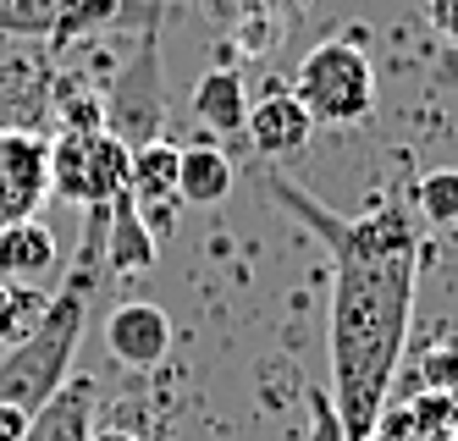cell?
Returning a JSON list of instances; mask_svg holds the SVG:
<instances>
[{"instance_id":"obj_1","label":"cell","mask_w":458,"mask_h":441,"mask_svg":"<svg viewBox=\"0 0 458 441\" xmlns=\"http://www.w3.org/2000/svg\"><path fill=\"white\" fill-rule=\"evenodd\" d=\"M266 193L332 249V409L348 441H370L409 353V320L420 293L414 210L403 199H381L370 216L348 221L320 210L282 172L266 177Z\"/></svg>"},{"instance_id":"obj_2","label":"cell","mask_w":458,"mask_h":441,"mask_svg":"<svg viewBox=\"0 0 458 441\" xmlns=\"http://www.w3.org/2000/svg\"><path fill=\"white\" fill-rule=\"evenodd\" d=\"M106 221H111V205L83 210V237H78V259L67 270V282L45 298V315L34 320V331L12 343L6 359H0V403H12L22 414H34L72 376L94 293H100V276H106Z\"/></svg>"},{"instance_id":"obj_3","label":"cell","mask_w":458,"mask_h":441,"mask_svg":"<svg viewBox=\"0 0 458 441\" xmlns=\"http://www.w3.org/2000/svg\"><path fill=\"white\" fill-rule=\"evenodd\" d=\"M293 94L315 116V127H353L376 111V66L359 39H320L299 61Z\"/></svg>"},{"instance_id":"obj_4","label":"cell","mask_w":458,"mask_h":441,"mask_svg":"<svg viewBox=\"0 0 458 441\" xmlns=\"http://www.w3.org/2000/svg\"><path fill=\"white\" fill-rule=\"evenodd\" d=\"M127 165H133V144L111 127H67L50 139V193L67 205H111L127 193Z\"/></svg>"},{"instance_id":"obj_5","label":"cell","mask_w":458,"mask_h":441,"mask_svg":"<svg viewBox=\"0 0 458 441\" xmlns=\"http://www.w3.org/2000/svg\"><path fill=\"white\" fill-rule=\"evenodd\" d=\"M50 199V139L0 127V226L34 221Z\"/></svg>"},{"instance_id":"obj_6","label":"cell","mask_w":458,"mask_h":441,"mask_svg":"<svg viewBox=\"0 0 458 441\" xmlns=\"http://www.w3.org/2000/svg\"><path fill=\"white\" fill-rule=\"evenodd\" d=\"M106 348L116 364L127 369H155L160 359L172 353V320L160 303H144V298H127L106 315Z\"/></svg>"},{"instance_id":"obj_7","label":"cell","mask_w":458,"mask_h":441,"mask_svg":"<svg viewBox=\"0 0 458 441\" xmlns=\"http://www.w3.org/2000/svg\"><path fill=\"white\" fill-rule=\"evenodd\" d=\"M55 106V78L39 55H6L0 61V127H22V132H39V122Z\"/></svg>"},{"instance_id":"obj_8","label":"cell","mask_w":458,"mask_h":441,"mask_svg":"<svg viewBox=\"0 0 458 441\" xmlns=\"http://www.w3.org/2000/svg\"><path fill=\"white\" fill-rule=\"evenodd\" d=\"M94 403H100V386L89 376H67L55 397H45L28 414L22 441H89L94 436Z\"/></svg>"},{"instance_id":"obj_9","label":"cell","mask_w":458,"mask_h":441,"mask_svg":"<svg viewBox=\"0 0 458 441\" xmlns=\"http://www.w3.org/2000/svg\"><path fill=\"white\" fill-rule=\"evenodd\" d=\"M243 132H249V144L266 155V160H282V155H299L304 144H310V132H315V116L299 106V94H266L259 106H249V122H243Z\"/></svg>"},{"instance_id":"obj_10","label":"cell","mask_w":458,"mask_h":441,"mask_svg":"<svg viewBox=\"0 0 458 441\" xmlns=\"http://www.w3.org/2000/svg\"><path fill=\"white\" fill-rule=\"evenodd\" d=\"M61 265V243L45 221H17V226H0V282H17V287H34L45 282L50 270Z\"/></svg>"},{"instance_id":"obj_11","label":"cell","mask_w":458,"mask_h":441,"mask_svg":"<svg viewBox=\"0 0 458 441\" xmlns=\"http://www.w3.org/2000/svg\"><path fill=\"white\" fill-rule=\"evenodd\" d=\"M193 116H199V127L210 132V139H238L243 122H249V89L238 72H226V66H216V72H205L199 83H193Z\"/></svg>"},{"instance_id":"obj_12","label":"cell","mask_w":458,"mask_h":441,"mask_svg":"<svg viewBox=\"0 0 458 441\" xmlns=\"http://www.w3.org/2000/svg\"><path fill=\"white\" fill-rule=\"evenodd\" d=\"M233 188H238V165L226 160V149H221L216 139L182 149V165H177V199H182V205L210 210V205H221Z\"/></svg>"},{"instance_id":"obj_13","label":"cell","mask_w":458,"mask_h":441,"mask_svg":"<svg viewBox=\"0 0 458 441\" xmlns=\"http://www.w3.org/2000/svg\"><path fill=\"white\" fill-rule=\"evenodd\" d=\"M155 265V232L144 226L133 199H111V221H106V270L111 276H139Z\"/></svg>"},{"instance_id":"obj_14","label":"cell","mask_w":458,"mask_h":441,"mask_svg":"<svg viewBox=\"0 0 458 441\" xmlns=\"http://www.w3.org/2000/svg\"><path fill=\"white\" fill-rule=\"evenodd\" d=\"M177 165H182V149L172 139H144V144H133L127 199H133V205H166V199H177Z\"/></svg>"},{"instance_id":"obj_15","label":"cell","mask_w":458,"mask_h":441,"mask_svg":"<svg viewBox=\"0 0 458 441\" xmlns=\"http://www.w3.org/2000/svg\"><path fill=\"white\" fill-rule=\"evenodd\" d=\"M72 6L78 0H0V33H12V39H45V33H61Z\"/></svg>"},{"instance_id":"obj_16","label":"cell","mask_w":458,"mask_h":441,"mask_svg":"<svg viewBox=\"0 0 458 441\" xmlns=\"http://www.w3.org/2000/svg\"><path fill=\"white\" fill-rule=\"evenodd\" d=\"M414 210L431 226H447V232L458 226V165H437L414 182Z\"/></svg>"},{"instance_id":"obj_17","label":"cell","mask_w":458,"mask_h":441,"mask_svg":"<svg viewBox=\"0 0 458 441\" xmlns=\"http://www.w3.org/2000/svg\"><path fill=\"white\" fill-rule=\"evenodd\" d=\"M39 315H45V293L17 287V282H0V348L22 343V336L34 331Z\"/></svg>"},{"instance_id":"obj_18","label":"cell","mask_w":458,"mask_h":441,"mask_svg":"<svg viewBox=\"0 0 458 441\" xmlns=\"http://www.w3.org/2000/svg\"><path fill=\"white\" fill-rule=\"evenodd\" d=\"M420 381L431 386V392H458V343H442V348L425 353Z\"/></svg>"},{"instance_id":"obj_19","label":"cell","mask_w":458,"mask_h":441,"mask_svg":"<svg viewBox=\"0 0 458 441\" xmlns=\"http://www.w3.org/2000/svg\"><path fill=\"white\" fill-rule=\"evenodd\" d=\"M22 430H28V414L12 409V403H0V441H22Z\"/></svg>"},{"instance_id":"obj_20","label":"cell","mask_w":458,"mask_h":441,"mask_svg":"<svg viewBox=\"0 0 458 441\" xmlns=\"http://www.w3.org/2000/svg\"><path fill=\"white\" fill-rule=\"evenodd\" d=\"M437 22L453 33V39H458V0H437Z\"/></svg>"},{"instance_id":"obj_21","label":"cell","mask_w":458,"mask_h":441,"mask_svg":"<svg viewBox=\"0 0 458 441\" xmlns=\"http://www.w3.org/2000/svg\"><path fill=\"white\" fill-rule=\"evenodd\" d=\"M89 441H139V436H133V430H94Z\"/></svg>"},{"instance_id":"obj_22","label":"cell","mask_w":458,"mask_h":441,"mask_svg":"<svg viewBox=\"0 0 458 441\" xmlns=\"http://www.w3.org/2000/svg\"><path fill=\"white\" fill-rule=\"evenodd\" d=\"M453 232H458V226H453Z\"/></svg>"}]
</instances>
